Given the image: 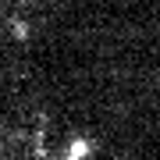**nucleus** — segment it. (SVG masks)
<instances>
[{"label": "nucleus", "instance_id": "1", "mask_svg": "<svg viewBox=\"0 0 160 160\" xmlns=\"http://www.w3.org/2000/svg\"><path fill=\"white\" fill-rule=\"evenodd\" d=\"M89 157H92V142L86 135L68 139V146H64V153H61V160H89Z\"/></svg>", "mask_w": 160, "mask_h": 160}, {"label": "nucleus", "instance_id": "2", "mask_svg": "<svg viewBox=\"0 0 160 160\" xmlns=\"http://www.w3.org/2000/svg\"><path fill=\"white\" fill-rule=\"evenodd\" d=\"M11 32L18 36V39H25V36H29V25H25L22 18H14V25H11Z\"/></svg>", "mask_w": 160, "mask_h": 160}, {"label": "nucleus", "instance_id": "3", "mask_svg": "<svg viewBox=\"0 0 160 160\" xmlns=\"http://www.w3.org/2000/svg\"><path fill=\"white\" fill-rule=\"evenodd\" d=\"M25 4H36V0H25Z\"/></svg>", "mask_w": 160, "mask_h": 160}]
</instances>
